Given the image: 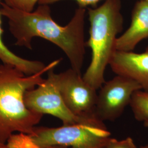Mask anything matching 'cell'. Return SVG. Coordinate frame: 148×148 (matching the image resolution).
<instances>
[{
    "label": "cell",
    "mask_w": 148,
    "mask_h": 148,
    "mask_svg": "<svg viewBox=\"0 0 148 148\" xmlns=\"http://www.w3.org/2000/svg\"><path fill=\"white\" fill-rule=\"evenodd\" d=\"M56 76L64 101L74 115L80 117L96 116L97 90L85 82L81 74L70 68Z\"/></svg>",
    "instance_id": "7"
},
{
    "label": "cell",
    "mask_w": 148,
    "mask_h": 148,
    "mask_svg": "<svg viewBox=\"0 0 148 148\" xmlns=\"http://www.w3.org/2000/svg\"><path fill=\"white\" fill-rule=\"evenodd\" d=\"M0 14L8 20L9 30L15 45L32 49V41L40 37L60 48L69 59L71 68L81 74L85 60L86 8L77 9L65 26L54 21L48 5H40L36 10L26 12L1 3Z\"/></svg>",
    "instance_id": "1"
},
{
    "label": "cell",
    "mask_w": 148,
    "mask_h": 148,
    "mask_svg": "<svg viewBox=\"0 0 148 148\" xmlns=\"http://www.w3.org/2000/svg\"><path fill=\"white\" fill-rule=\"evenodd\" d=\"M130 106L135 119L142 122L144 126L148 128V92L142 90L136 91Z\"/></svg>",
    "instance_id": "11"
},
{
    "label": "cell",
    "mask_w": 148,
    "mask_h": 148,
    "mask_svg": "<svg viewBox=\"0 0 148 148\" xmlns=\"http://www.w3.org/2000/svg\"><path fill=\"white\" fill-rule=\"evenodd\" d=\"M121 0H106L99 7L88 8L90 37L86 42L92 56L83 79L96 90L106 82L104 73L116 50L117 35L122 31Z\"/></svg>",
    "instance_id": "3"
},
{
    "label": "cell",
    "mask_w": 148,
    "mask_h": 148,
    "mask_svg": "<svg viewBox=\"0 0 148 148\" xmlns=\"http://www.w3.org/2000/svg\"><path fill=\"white\" fill-rule=\"evenodd\" d=\"M106 148H137L132 138L127 137L119 140L110 138L108 140Z\"/></svg>",
    "instance_id": "13"
},
{
    "label": "cell",
    "mask_w": 148,
    "mask_h": 148,
    "mask_svg": "<svg viewBox=\"0 0 148 148\" xmlns=\"http://www.w3.org/2000/svg\"><path fill=\"white\" fill-rule=\"evenodd\" d=\"M144 1H147V2H148V0H144Z\"/></svg>",
    "instance_id": "17"
},
{
    "label": "cell",
    "mask_w": 148,
    "mask_h": 148,
    "mask_svg": "<svg viewBox=\"0 0 148 148\" xmlns=\"http://www.w3.org/2000/svg\"><path fill=\"white\" fill-rule=\"evenodd\" d=\"M98 94L95 115L102 121L113 122L121 116L130 105L133 93L142 90L134 80L118 75L106 81Z\"/></svg>",
    "instance_id": "6"
},
{
    "label": "cell",
    "mask_w": 148,
    "mask_h": 148,
    "mask_svg": "<svg viewBox=\"0 0 148 148\" xmlns=\"http://www.w3.org/2000/svg\"><path fill=\"white\" fill-rule=\"evenodd\" d=\"M6 5L12 8L26 12L34 11L35 6L40 0H4Z\"/></svg>",
    "instance_id": "12"
},
{
    "label": "cell",
    "mask_w": 148,
    "mask_h": 148,
    "mask_svg": "<svg viewBox=\"0 0 148 148\" xmlns=\"http://www.w3.org/2000/svg\"><path fill=\"white\" fill-rule=\"evenodd\" d=\"M0 148H14L9 146L7 143L6 144H0ZM46 148H70L68 147H59V146H54L51 147Z\"/></svg>",
    "instance_id": "15"
},
{
    "label": "cell",
    "mask_w": 148,
    "mask_h": 148,
    "mask_svg": "<svg viewBox=\"0 0 148 148\" xmlns=\"http://www.w3.org/2000/svg\"><path fill=\"white\" fill-rule=\"evenodd\" d=\"M148 38V2L139 0L133 7L130 27L117 37L116 50L131 52L138 44Z\"/></svg>",
    "instance_id": "9"
},
{
    "label": "cell",
    "mask_w": 148,
    "mask_h": 148,
    "mask_svg": "<svg viewBox=\"0 0 148 148\" xmlns=\"http://www.w3.org/2000/svg\"><path fill=\"white\" fill-rule=\"evenodd\" d=\"M54 70L52 68L48 71L47 77L41 84L27 90L24 101L27 109L56 117L63 122L64 125L79 123L91 117L77 116L68 108L59 92Z\"/></svg>",
    "instance_id": "5"
},
{
    "label": "cell",
    "mask_w": 148,
    "mask_h": 148,
    "mask_svg": "<svg viewBox=\"0 0 148 148\" xmlns=\"http://www.w3.org/2000/svg\"><path fill=\"white\" fill-rule=\"evenodd\" d=\"M140 148H148V143L146 145H142L140 147Z\"/></svg>",
    "instance_id": "16"
},
{
    "label": "cell",
    "mask_w": 148,
    "mask_h": 148,
    "mask_svg": "<svg viewBox=\"0 0 148 148\" xmlns=\"http://www.w3.org/2000/svg\"><path fill=\"white\" fill-rule=\"evenodd\" d=\"M3 32L0 18V60L3 64L14 66L27 76L37 74L46 69L47 65L42 62L23 58L11 52L3 42Z\"/></svg>",
    "instance_id": "10"
},
{
    "label": "cell",
    "mask_w": 148,
    "mask_h": 148,
    "mask_svg": "<svg viewBox=\"0 0 148 148\" xmlns=\"http://www.w3.org/2000/svg\"><path fill=\"white\" fill-rule=\"evenodd\" d=\"M109 65L115 74L134 80L148 92V46L143 53L116 51Z\"/></svg>",
    "instance_id": "8"
},
{
    "label": "cell",
    "mask_w": 148,
    "mask_h": 148,
    "mask_svg": "<svg viewBox=\"0 0 148 148\" xmlns=\"http://www.w3.org/2000/svg\"><path fill=\"white\" fill-rule=\"evenodd\" d=\"M0 65H1V64H0Z\"/></svg>",
    "instance_id": "18"
},
{
    "label": "cell",
    "mask_w": 148,
    "mask_h": 148,
    "mask_svg": "<svg viewBox=\"0 0 148 148\" xmlns=\"http://www.w3.org/2000/svg\"><path fill=\"white\" fill-rule=\"evenodd\" d=\"M62 0H40L39 5H50L59 2ZM77 3L79 8H86L88 6L95 7L101 0H75Z\"/></svg>",
    "instance_id": "14"
},
{
    "label": "cell",
    "mask_w": 148,
    "mask_h": 148,
    "mask_svg": "<svg viewBox=\"0 0 148 148\" xmlns=\"http://www.w3.org/2000/svg\"><path fill=\"white\" fill-rule=\"evenodd\" d=\"M110 136L104 122L95 116L57 128L35 127L34 134L29 136L38 148H106Z\"/></svg>",
    "instance_id": "4"
},
{
    "label": "cell",
    "mask_w": 148,
    "mask_h": 148,
    "mask_svg": "<svg viewBox=\"0 0 148 148\" xmlns=\"http://www.w3.org/2000/svg\"><path fill=\"white\" fill-rule=\"evenodd\" d=\"M61 59L55 60L42 71L27 76L15 67L0 65V144H6L14 132L30 136L43 114L27 109L24 101L27 90L41 84L42 75L55 68Z\"/></svg>",
    "instance_id": "2"
}]
</instances>
